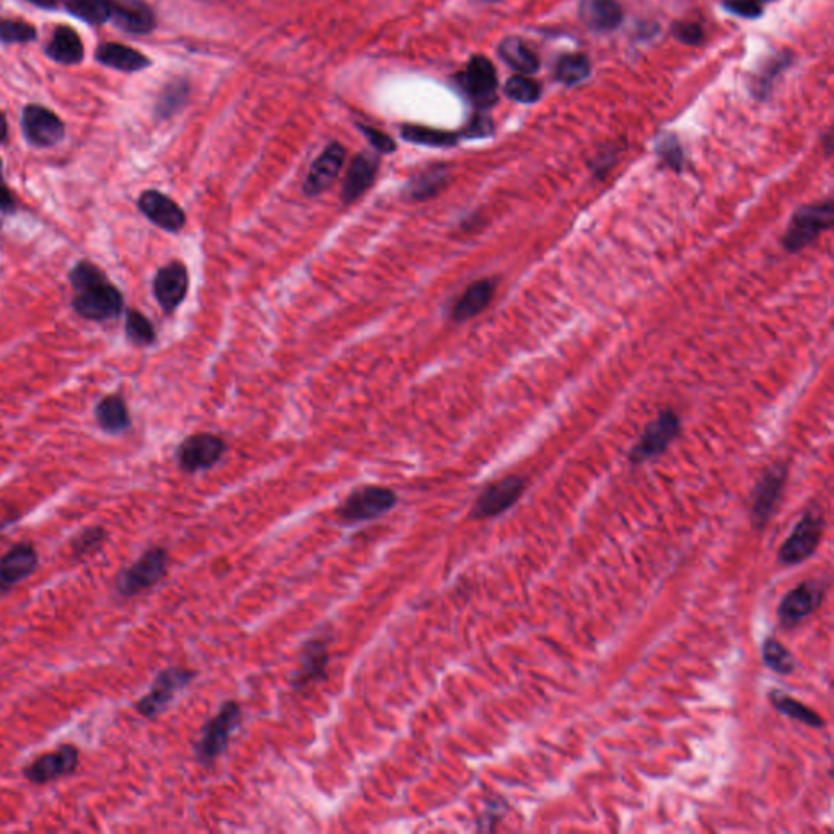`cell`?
I'll return each mask as SVG.
<instances>
[{"mask_svg":"<svg viewBox=\"0 0 834 834\" xmlns=\"http://www.w3.org/2000/svg\"><path fill=\"white\" fill-rule=\"evenodd\" d=\"M401 136H403L404 141L427 145V147H453V145L458 144L461 134L421 128V126H404L401 129Z\"/></svg>","mask_w":834,"mask_h":834,"instance_id":"32","label":"cell"},{"mask_svg":"<svg viewBox=\"0 0 834 834\" xmlns=\"http://www.w3.org/2000/svg\"><path fill=\"white\" fill-rule=\"evenodd\" d=\"M189 287L188 269L180 261L163 266L154 279V295L163 312L173 313L186 299Z\"/></svg>","mask_w":834,"mask_h":834,"instance_id":"18","label":"cell"},{"mask_svg":"<svg viewBox=\"0 0 834 834\" xmlns=\"http://www.w3.org/2000/svg\"><path fill=\"white\" fill-rule=\"evenodd\" d=\"M359 129L362 131L367 141L372 144L375 150L382 152V154H393L396 150V142L391 139L385 132H380L378 129L369 128L364 124H359Z\"/></svg>","mask_w":834,"mask_h":834,"instance_id":"43","label":"cell"},{"mask_svg":"<svg viewBox=\"0 0 834 834\" xmlns=\"http://www.w3.org/2000/svg\"><path fill=\"white\" fill-rule=\"evenodd\" d=\"M672 35L680 43L696 46L704 38L703 28L694 22H675L672 25Z\"/></svg>","mask_w":834,"mask_h":834,"instance_id":"41","label":"cell"},{"mask_svg":"<svg viewBox=\"0 0 834 834\" xmlns=\"http://www.w3.org/2000/svg\"><path fill=\"white\" fill-rule=\"evenodd\" d=\"M23 131L30 144L51 147L62 141L64 124L53 111L40 105H31L23 111Z\"/></svg>","mask_w":834,"mask_h":834,"instance_id":"19","label":"cell"},{"mask_svg":"<svg viewBox=\"0 0 834 834\" xmlns=\"http://www.w3.org/2000/svg\"><path fill=\"white\" fill-rule=\"evenodd\" d=\"M97 59L103 66L113 67L123 72L142 71L150 66V61L145 58L144 54L116 43L101 44L97 49Z\"/></svg>","mask_w":834,"mask_h":834,"instance_id":"25","label":"cell"},{"mask_svg":"<svg viewBox=\"0 0 834 834\" xmlns=\"http://www.w3.org/2000/svg\"><path fill=\"white\" fill-rule=\"evenodd\" d=\"M761 654H763L764 665L777 675H791L795 672L797 665H795L794 655L774 637H768L764 641Z\"/></svg>","mask_w":834,"mask_h":834,"instance_id":"35","label":"cell"},{"mask_svg":"<svg viewBox=\"0 0 834 834\" xmlns=\"http://www.w3.org/2000/svg\"><path fill=\"white\" fill-rule=\"evenodd\" d=\"M36 31L30 23L0 17V41L4 43H28L35 40Z\"/></svg>","mask_w":834,"mask_h":834,"instance_id":"39","label":"cell"},{"mask_svg":"<svg viewBox=\"0 0 834 834\" xmlns=\"http://www.w3.org/2000/svg\"><path fill=\"white\" fill-rule=\"evenodd\" d=\"M139 209L152 224L165 232H180L186 225V214L167 194L149 189L139 198Z\"/></svg>","mask_w":834,"mask_h":834,"instance_id":"20","label":"cell"},{"mask_svg":"<svg viewBox=\"0 0 834 834\" xmlns=\"http://www.w3.org/2000/svg\"><path fill=\"white\" fill-rule=\"evenodd\" d=\"M110 4V20L119 28L136 35H144L154 30V14L141 0H110Z\"/></svg>","mask_w":834,"mask_h":834,"instance_id":"24","label":"cell"},{"mask_svg":"<svg viewBox=\"0 0 834 834\" xmlns=\"http://www.w3.org/2000/svg\"><path fill=\"white\" fill-rule=\"evenodd\" d=\"M186 95H188V87H186L185 82H175V84L167 87L159 101L160 116H170L175 113L178 106L185 103Z\"/></svg>","mask_w":834,"mask_h":834,"instance_id":"40","label":"cell"},{"mask_svg":"<svg viewBox=\"0 0 834 834\" xmlns=\"http://www.w3.org/2000/svg\"><path fill=\"white\" fill-rule=\"evenodd\" d=\"M46 51H48L49 58H53L54 61L64 66H74L84 59V44L80 36L72 28L64 27V25L56 28L53 40Z\"/></svg>","mask_w":834,"mask_h":834,"instance_id":"27","label":"cell"},{"mask_svg":"<svg viewBox=\"0 0 834 834\" xmlns=\"http://www.w3.org/2000/svg\"><path fill=\"white\" fill-rule=\"evenodd\" d=\"M126 334H128L129 341L136 344V346H150L155 343V328L150 323L149 318L144 317L141 312L131 310L128 312L126 318Z\"/></svg>","mask_w":834,"mask_h":834,"instance_id":"37","label":"cell"},{"mask_svg":"<svg viewBox=\"0 0 834 834\" xmlns=\"http://www.w3.org/2000/svg\"><path fill=\"white\" fill-rule=\"evenodd\" d=\"M447 183L448 167L439 163V165L426 168L424 172L414 176L413 180H409L406 194L411 201H427L437 196Z\"/></svg>","mask_w":834,"mask_h":834,"instance_id":"28","label":"cell"},{"mask_svg":"<svg viewBox=\"0 0 834 834\" xmlns=\"http://www.w3.org/2000/svg\"><path fill=\"white\" fill-rule=\"evenodd\" d=\"M499 56L507 66L522 75L535 74L540 71V58L538 54L520 38H505L499 44Z\"/></svg>","mask_w":834,"mask_h":834,"instance_id":"26","label":"cell"},{"mask_svg":"<svg viewBox=\"0 0 834 834\" xmlns=\"http://www.w3.org/2000/svg\"><path fill=\"white\" fill-rule=\"evenodd\" d=\"M14 209V196L10 194L9 189L5 188V186H0V211L12 212Z\"/></svg>","mask_w":834,"mask_h":834,"instance_id":"45","label":"cell"},{"mask_svg":"<svg viewBox=\"0 0 834 834\" xmlns=\"http://www.w3.org/2000/svg\"><path fill=\"white\" fill-rule=\"evenodd\" d=\"M724 9L737 17L750 18V20L763 15V5L758 0H725Z\"/></svg>","mask_w":834,"mask_h":834,"instance_id":"42","label":"cell"},{"mask_svg":"<svg viewBox=\"0 0 834 834\" xmlns=\"http://www.w3.org/2000/svg\"><path fill=\"white\" fill-rule=\"evenodd\" d=\"M758 2H760V4H763V2H773V0H758Z\"/></svg>","mask_w":834,"mask_h":834,"instance_id":"48","label":"cell"},{"mask_svg":"<svg viewBox=\"0 0 834 834\" xmlns=\"http://www.w3.org/2000/svg\"><path fill=\"white\" fill-rule=\"evenodd\" d=\"M680 417L673 411H663L655 421L650 422L646 431L637 440L636 445L629 452V461L633 465H642L646 461L655 460L667 452L673 440L680 435Z\"/></svg>","mask_w":834,"mask_h":834,"instance_id":"9","label":"cell"},{"mask_svg":"<svg viewBox=\"0 0 834 834\" xmlns=\"http://www.w3.org/2000/svg\"><path fill=\"white\" fill-rule=\"evenodd\" d=\"M40 566V554L30 541H20L0 556V593L14 590L23 580L30 579Z\"/></svg>","mask_w":834,"mask_h":834,"instance_id":"14","label":"cell"},{"mask_svg":"<svg viewBox=\"0 0 834 834\" xmlns=\"http://www.w3.org/2000/svg\"><path fill=\"white\" fill-rule=\"evenodd\" d=\"M194 676L196 673L188 668H163L162 672L155 676L149 693L137 701L136 711L145 719H157L160 714L167 711L168 706L176 698V694L185 690L186 686L194 680Z\"/></svg>","mask_w":834,"mask_h":834,"instance_id":"6","label":"cell"},{"mask_svg":"<svg viewBox=\"0 0 834 834\" xmlns=\"http://www.w3.org/2000/svg\"><path fill=\"white\" fill-rule=\"evenodd\" d=\"M108 540V532L103 527H88L77 533L71 540V554L75 561H84L100 553Z\"/></svg>","mask_w":834,"mask_h":834,"instance_id":"31","label":"cell"},{"mask_svg":"<svg viewBox=\"0 0 834 834\" xmlns=\"http://www.w3.org/2000/svg\"><path fill=\"white\" fill-rule=\"evenodd\" d=\"M378 168H380V162L374 155L360 154L354 157L347 168L346 180L341 189V201L344 204H352L362 198L365 191L374 185Z\"/></svg>","mask_w":834,"mask_h":834,"instance_id":"22","label":"cell"},{"mask_svg":"<svg viewBox=\"0 0 834 834\" xmlns=\"http://www.w3.org/2000/svg\"><path fill=\"white\" fill-rule=\"evenodd\" d=\"M398 504L396 492L383 486H362L354 489L336 509L344 523L370 522L388 514Z\"/></svg>","mask_w":834,"mask_h":834,"instance_id":"4","label":"cell"},{"mask_svg":"<svg viewBox=\"0 0 834 834\" xmlns=\"http://www.w3.org/2000/svg\"><path fill=\"white\" fill-rule=\"evenodd\" d=\"M525 488H527V481L515 475L505 476L499 481L488 484L473 504L470 512L471 520H488V518L505 514L520 501Z\"/></svg>","mask_w":834,"mask_h":834,"instance_id":"10","label":"cell"},{"mask_svg":"<svg viewBox=\"0 0 834 834\" xmlns=\"http://www.w3.org/2000/svg\"><path fill=\"white\" fill-rule=\"evenodd\" d=\"M461 90L479 105H489L496 100L497 74L492 62L484 56H475L465 71L457 77Z\"/></svg>","mask_w":834,"mask_h":834,"instance_id":"15","label":"cell"},{"mask_svg":"<svg viewBox=\"0 0 834 834\" xmlns=\"http://www.w3.org/2000/svg\"><path fill=\"white\" fill-rule=\"evenodd\" d=\"M5 137H7V121H5L4 115L0 113V142H4Z\"/></svg>","mask_w":834,"mask_h":834,"instance_id":"47","label":"cell"},{"mask_svg":"<svg viewBox=\"0 0 834 834\" xmlns=\"http://www.w3.org/2000/svg\"><path fill=\"white\" fill-rule=\"evenodd\" d=\"M168 572V551L162 546L149 548L136 562L116 577V590L124 598L137 597L160 584Z\"/></svg>","mask_w":834,"mask_h":834,"instance_id":"2","label":"cell"},{"mask_svg":"<svg viewBox=\"0 0 834 834\" xmlns=\"http://www.w3.org/2000/svg\"><path fill=\"white\" fill-rule=\"evenodd\" d=\"M75 17L92 25H101L111 18L110 0H62Z\"/></svg>","mask_w":834,"mask_h":834,"instance_id":"34","label":"cell"},{"mask_svg":"<svg viewBox=\"0 0 834 834\" xmlns=\"http://www.w3.org/2000/svg\"><path fill=\"white\" fill-rule=\"evenodd\" d=\"M496 281L494 279H479L466 287L465 292L458 297L457 302L453 303L450 317L457 323H465L471 318L478 317L479 313H483L489 307V303L494 299L496 294Z\"/></svg>","mask_w":834,"mask_h":834,"instance_id":"21","label":"cell"},{"mask_svg":"<svg viewBox=\"0 0 834 834\" xmlns=\"http://www.w3.org/2000/svg\"><path fill=\"white\" fill-rule=\"evenodd\" d=\"M80 764L79 748L66 743L54 751H48L23 768V777L33 786H46L71 776Z\"/></svg>","mask_w":834,"mask_h":834,"instance_id":"11","label":"cell"},{"mask_svg":"<svg viewBox=\"0 0 834 834\" xmlns=\"http://www.w3.org/2000/svg\"><path fill=\"white\" fill-rule=\"evenodd\" d=\"M828 592V584L823 579L805 580L782 598L777 608V619L786 629L799 626L804 619L812 616L820 608Z\"/></svg>","mask_w":834,"mask_h":834,"instance_id":"7","label":"cell"},{"mask_svg":"<svg viewBox=\"0 0 834 834\" xmlns=\"http://www.w3.org/2000/svg\"><path fill=\"white\" fill-rule=\"evenodd\" d=\"M592 66L584 54H567L556 64V79L564 85H577L589 79Z\"/></svg>","mask_w":834,"mask_h":834,"instance_id":"33","label":"cell"},{"mask_svg":"<svg viewBox=\"0 0 834 834\" xmlns=\"http://www.w3.org/2000/svg\"><path fill=\"white\" fill-rule=\"evenodd\" d=\"M789 470L786 465H774L764 471L751 494V525L755 530H763L769 520L776 514L781 502L782 492L786 488Z\"/></svg>","mask_w":834,"mask_h":834,"instance_id":"8","label":"cell"},{"mask_svg":"<svg viewBox=\"0 0 834 834\" xmlns=\"http://www.w3.org/2000/svg\"><path fill=\"white\" fill-rule=\"evenodd\" d=\"M488 2H497V0H488Z\"/></svg>","mask_w":834,"mask_h":834,"instance_id":"49","label":"cell"},{"mask_svg":"<svg viewBox=\"0 0 834 834\" xmlns=\"http://www.w3.org/2000/svg\"><path fill=\"white\" fill-rule=\"evenodd\" d=\"M655 149H657V154L667 167L672 168L675 172H681L685 157H683L680 142L673 134H662L657 141V145H655Z\"/></svg>","mask_w":834,"mask_h":834,"instance_id":"38","label":"cell"},{"mask_svg":"<svg viewBox=\"0 0 834 834\" xmlns=\"http://www.w3.org/2000/svg\"><path fill=\"white\" fill-rule=\"evenodd\" d=\"M505 95L522 105H532L541 98V85L527 75H515L505 84Z\"/></svg>","mask_w":834,"mask_h":834,"instance_id":"36","label":"cell"},{"mask_svg":"<svg viewBox=\"0 0 834 834\" xmlns=\"http://www.w3.org/2000/svg\"><path fill=\"white\" fill-rule=\"evenodd\" d=\"M492 129H494L492 123L486 116H476L461 136L468 137V139H481V137L491 136Z\"/></svg>","mask_w":834,"mask_h":834,"instance_id":"44","label":"cell"},{"mask_svg":"<svg viewBox=\"0 0 834 834\" xmlns=\"http://www.w3.org/2000/svg\"><path fill=\"white\" fill-rule=\"evenodd\" d=\"M227 452V444L219 435L201 432L189 435L176 450V461L186 473L207 471L222 460Z\"/></svg>","mask_w":834,"mask_h":834,"instance_id":"13","label":"cell"},{"mask_svg":"<svg viewBox=\"0 0 834 834\" xmlns=\"http://www.w3.org/2000/svg\"><path fill=\"white\" fill-rule=\"evenodd\" d=\"M75 299L72 302L75 312L87 320L103 321L118 317L123 310V295L111 286L105 279L93 282L85 289L75 292Z\"/></svg>","mask_w":834,"mask_h":834,"instance_id":"12","label":"cell"},{"mask_svg":"<svg viewBox=\"0 0 834 834\" xmlns=\"http://www.w3.org/2000/svg\"><path fill=\"white\" fill-rule=\"evenodd\" d=\"M769 701L776 707L777 711L784 714V716L791 717V719L799 720L802 724L813 727V729H821L825 727V720L818 716L817 712L804 706V704L792 698L789 694L781 690H773L769 693Z\"/></svg>","mask_w":834,"mask_h":834,"instance_id":"30","label":"cell"},{"mask_svg":"<svg viewBox=\"0 0 834 834\" xmlns=\"http://www.w3.org/2000/svg\"><path fill=\"white\" fill-rule=\"evenodd\" d=\"M825 525L823 510H807L804 517L800 518L799 523L795 525L789 538L777 551V561L786 566H795L810 558L820 545L823 533H825Z\"/></svg>","mask_w":834,"mask_h":834,"instance_id":"5","label":"cell"},{"mask_svg":"<svg viewBox=\"0 0 834 834\" xmlns=\"http://www.w3.org/2000/svg\"><path fill=\"white\" fill-rule=\"evenodd\" d=\"M240 722H242V707L238 706L235 701L222 704L216 716L202 727L201 737L194 747L199 763L206 764V766L214 763L229 747L230 738L235 734Z\"/></svg>","mask_w":834,"mask_h":834,"instance_id":"3","label":"cell"},{"mask_svg":"<svg viewBox=\"0 0 834 834\" xmlns=\"http://www.w3.org/2000/svg\"><path fill=\"white\" fill-rule=\"evenodd\" d=\"M344 159H346V149L343 145L338 142L328 145L308 170L307 178L303 183V193L310 198L325 193L343 170Z\"/></svg>","mask_w":834,"mask_h":834,"instance_id":"17","label":"cell"},{"mask_svg":"<svg viewBox=\"0 0 834 834\" xmlns=\"http://www.w3.org/2000/svg\"><path fill=\"white\" fill-rule=\"evenodd\" d=\"M0 168H2V163H0Z\"/></svg>","mask_w":834,"mask_h":834,"instance_id":"50","label":"cell"},{"mask_svg":"<svg viewBox=\"0 0 834 834\" xmlns=\"http://www.w3.org/2000/svg\"><path fill=\"white\" fill-rule=\"evenodd\" d=\"M95 416L98 424L110 434L126 431L131 424L128 408L121 396L111 395L103 398L95 409Z\"/></svg>","mask_w":834,"mask_h":834,"instance_id":"29","label":"cell"},{"mask_svg":"<svg viewBox=\"0 0 834 834\" xmlns=\"http://www.w3.org/2000/svg\"><path fill=\"white\" fill-rule=\"evenodd\" d=\"M579 17L589 30L605 33L623 23V7L618 0H580Z\"/></svg>","mask_w":834,"mask_h":834,"instance_id":"23","label":"cell"},{"mask_svg":"<svg viewBox=\"0 0 834 834\" xmlns=\"http://www.w3.org/2000/svg\"><path fill=\"white\" fill-rule=\"evenodd\" d=\"M330 649L325 637H312L303 644L297 672L292 678L295 690H303L320 680H326L330 665Z\"/></svg>","mask_w":834,"mask_h":834,"instance_id":"16","label":"cell"},{"mask_svg":"<svg viewBox=\"0 0 834 834\" xmlns=\"http://www.w3.org/2000/svg\"><path fill=\"white\" fill-rule=\"evenodd\" d=\"M833 219L834 207L831 199L800 207L787 225L786 233L782 237V246L789 253H799L808 245H812L820 235L828 232L833 227Z\"/></svg>","mask_w":834,"mask_h":834,"instance_id":"1","label":"cell"},{"mask_svg":"<svg viewBox=\"0 0 834 834\" xmlns=\"http://www.w3.org/2000/svg\"><path fill=\"white\" fill-rule=\"evenodd\" d=\"M30 4L41 7V9H54L56 7V0H27Z\"/></svg>","mask_w":834,"mask_h":834,"instance_id":"46","label":"cell"}]
</instances>
